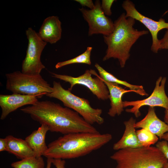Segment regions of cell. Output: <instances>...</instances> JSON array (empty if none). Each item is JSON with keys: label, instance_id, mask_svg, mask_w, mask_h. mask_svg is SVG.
I'll list each match as a JSON object with an SVG mask.
<instances>
[{"label": "cell", "instance_id": "obj_17", "mask_svg": "<svg viewBox=\"0 0 168 168\" xmlns=\"http://www.w3.org/2000/svg\"><path fill=\"white\" fill-rule=\"evenodd\" d=\"M48 131L49 128L46 125L41 124L37 129L33 131L25 139L36 157L42 156L48 149L45 138Z\"/></svg>", "mask_w": 168, "mask_h": 168}, {"label": "cell", "instance_id": "obj_11", "mask_svg": "<svg viewBox=\"0 0 168 168\" xmlns=\"http://www.w3.org/2000/svg\"><path fill=\"white\" fill-rule=\"evenodd\" d=\"M122 7L126 11L127 17H130L138 21L148 30L152 39L151 50L153 52L157 53L159 50V40L157 37L158 33L163 29H168V22H166L163 18H161L158 21H155L143 15L137 10L134 4L129 0L124 1Z\"/></svg>", "mask_w": 168, "mask_h": 168}, {"label": "cell", "instance_id": "obj_22", "mask_svg": "<svg viewBox=\"0 0 168 168\" xmlns=\"http://www.w3.org/2000/svg\"><path fill=\"white\" fill-rule=\"evenodd\" d=\"M138 138L142 147H148L156 143L158 137L149 130L142 128L136 131Z\"/></svg>", "mask_w": 168, "mask_h": 168}, {"label": "cell", "instance_id": "obj_30", "mask_svg": "<svg viewBox=\"0 0 168 168\" xmlns=\"http://www.w3.org/2000/svg\"><path fill=\"white\" fill-rule=\"evenodd\" d=\"M164 122L168 125V110H165L164 117Z\"/></svg>", "mask_w": 168, "mask_h": 168}, {"label": "cell", "instance_id": "obj_15", "mask_svg": "<svg viewBox=\"0 0 168 168\" xmlns=\"http://www.w3.org/2000/svg\"><path fill=\"white\" fill-rule=\"evenodd\" d=\"M102 80L107 86L109 92V99L110 101L111 107L108 114L112 117H114L116 115H119L124 111L122 100L123 95L128 92H134L130 90H126L116 83Z\"/></svg>", "mask_w": 168, "mask_h": 168}, {"label": "cell", "instance_id": "obj_5", "mask_svg": "<svg viewBox=\"0 0 168 168\" xmlns=\"http://www.w3.org/2000/svg\"><path fill=\"white\" fill-rule=\"evenodd\" d=\"M53 85V91L47 93L46 96L59 100L65 106L77 112L91 125L95 123L101 125L104 123L101 109L92 108L87 100L75 95L68 89H65L59 82L54 81Z\"/></svg>", "mask_w": 168, "mask_h": 168}, {"label": "cell", "instance_id": "obj_31", "mask_svg": "<svg viewBox=\"0 0 168 168\" xmlns=\"http://www.w3.org/2000/svg\"><path fill=\"white\" fill-rule=\"evenodd\" d=\"M161 139L168 142V132L165 133L162 136Z\"/></svg>", "mask_w": 168, "mask_h": 168}, {"label": "cell", "instance_id": "obj_9", "mask_svg": "<svg viewBox=\"0 0 168 168\" xmlns=\"http://www.w3.org/2000/svg\"><path fill=\"white\" fill-rule=\"evenodd\" d=\"M166 80V77H160L156 82L155 87L152 93L145 99L133 101H123L124 108L129 106L132 107L130 109H126L125 111L134 114L137 118L141 115L140 109L144 106L154 107H161L165 108V110H168V97L165 89Z\"/></svg>", "mask_w": 168, "mask_h": 168}, {"label": "cell", "instance_id": "obj_16", "mask_svg": "<svg viewBox=\"0 0 168 168\" xmlns=\"http://www.w3.org/2000/svg\"><path fill=\"white\" fill-rule=\"evenodd\" d=\"M136 120L131 117L124 122L125 129L123 134L117 142L114 144L113 149L115 150L127 148H136L142 147L139 142L134 127Z\"/></svg>", "mask_w": 168, "mask_h": 168}, {"label": "cell", "instance_id": "obj_19", "mask_svg": "<svg viewBox=\"0 0 168 168\" xmlns=\"http://www.w3.org/2000/svg\"><path fill=\"white\" fill-rule=\"evenodd\" d=\"M95 66L98 71L100 76L103 80L122 85L133 90L134 92L142 96H147L148 94L146 92L142 86L131 84L125 81L121 80L112 74L108 72L97 63H96Z\"/></svg>", "mask_w": 168, "mask_h": 168}, {"label": "cell", "instance_id": "obj_18", "mask_svg": "<svg viewBox=\"0 0 168 168\" xmlns=\"http://www.w3.org/2000/svg\"><path fill=\"white\" fill-rule=\"evenodd\" d=\"M7 140V151L21 160L30 157H35L34 152L25 140L16 138L12 135L5 137Z\"/></svg>", "mask_w": 168, "mask_h": 168}, {"label": "cell", "instance_id": "obj_3", "mask_svg": "<svg viewBox=\"0 0 168 168\" xmlns=\"http://www.w3.org/2000/svg\"><path fill=\"white\" fill-rule=\"evenodd\" d=\"M135 22L134 19L127 17L125 13L114 21L113 31L109 35L103 36L107 48L103 61L111 58L117 59L121 67H124L130 56V51L133 45L141 36L149 33L148 30H138L135 29L133 26Z\"/></svg>", "mask_w": 168, "mask_h": 168}, {"label": "cell", "instance_id": "obj_21", "mask_svg": "<svg viewBox=\"0 0 168 168\" xmlns=\"http://www.w3.org/2000/svg\"><path fill=\"white\" fill-rule=\"evenodd\" d=\"M92 49L91 47H88L86 50L79 55L66 61L58 63L55 66V68L58 69L68 65L77 63L91 65L90 56Z\"/></svg>", "mask_w": 168, "mask_h": 168}, {"label": "cell", "instance_id": "obj_23", "mask_svg": "<svg viewBox=\"0 0 168 168\" xmlns=\"http://www.w3.org/2000/svg\"><path fill=\"white\" fill-rule=\"evenodd\" d=\"M115 1L114 0H102L101 4V9L105 14L107 16L112 14L111 8L113 2Z\"/></svg>", "mask_w": 168, "mask_h": 168}, {"label": "cell", "instance_id": "obj_20", "mask_svg": "<svg viewBox=\"0 0 168 168\" xmlns=\"http://www.w3.org/2000/svg\"><path fill=\"white\" fill-rule=\"evenodd\" d=\"M45 163L42 156L32 157L15 161L11 164L14 168H44Z\"/></svg>", "mask_w": 168, "mask_h": 168}, {"label": "cell", "instance_id": "obj_2", "mask_svg": "<svg viewBox=\"0 0 168 168\" xmlns=\"http://www.w3.org/2000/svg\"><path fill=\"white\" fill-rule=\"evenodd\" d=\"M111 134L82 132L64 135L49 143L43 156L47 158L72 159L99 149L112 139Z\"/></svg>", "mask_w": 168, "mask_h": 168}, {"label": "cell", "instance_id": "obj_13", "mask_svg": "<svg viewBox=\"0 0 168 168\" xmlns=\"http://www.w3.org/2000/svg\"><path fill=\"white\" fill-rule=\"evenodd\" d=\"M62 32L61 23L58 17L51 16L44 20L38 33L44 41L53 44L61 39Z\"/></svg>", "mask_w": 168, "mask_h": 168}, {"label": "cell", "instance_id": "obj_12", "mask_svg": "<svg viewBox=\"0 0 168 168\" xmlns=\"http://www.w3.org/2000/svg\"><path fill=\"white\" fill-rule=\"evenodd\" d=\"M38 96L17 93L0 95V106L2 110L1 120L5 119L11 113L18 108L28 105H32L38 101Z\"/></svg>", "mask_w": 168, "mask_h": 168}, {"label": "cell", "instance_id": "obj_27", "mask_svg": "<svg viewBox=\"0 0 168 168\" xmlns=\"http://www.w3.org/2000/svg\"><path fill=\"white\" fill-rule=\"evenodd\" d=\"M52 163L56 168H64L65 161L60 159H52Z\"/></svg>", "mask_w": 168, "mask_h": 168}, {"label": "cell", "instance_id": "obj_24", "mask_svg": "<svg viewBox=\"0 0 168 168\" xmlns=\"http://www.w3.org/2000/svg\"><path fill=\"white\" fill-rule=\"evenodd\" d=\"M156 147L164 154L168 160V142L164 140L157 142Z\"/></svg>", "mask_w": 168, "mask_h": 168}, {"label": "cell", "instance_id": "obj_10", "mask_svg": "<svg viewBox=\"0 0 168 168\" xmlns=\"http://www.w3.org/2000/svg\"><path fill=\"white\" fill-rule=\"evenodd\" d=\"M94 4L95 7L92 10L83 7L79 9L88 24V35L89 36L97 34H101L103 36L109 35L114 30V22L105 16L101 9L99 0L96 1Z\"/></svg>", "mask_w": 168, "mask_h": 168}, {"label": "cell", "instance_id": "obj_28", "mask_svg": "<svg viewBox=\"0 0 168 168\" xmlns=\"http://www.w3.org/2000/svg\"><path fill=\"white\" fill-rule=\"evenodd\" d=\"M7 151V140L6 138H0V152Z\"/></svg>", "mask_w": 168, "mask_h": 168}, {"label": "cell", "instance_id": "obj_7", "mask_svg": "<svg viewBox=\"0 0 168 168\" xmlns=\"http://www.w3.org/2000/svg\"><path fill=\"white\" fill-rule=\"evenodd\" d=\"M26 33L28 45L26 56L22 64L21 72L29 74H39L45 68L40 58L47 43L41 39L38 33L31 27L26 30Z\"/></svg>", "mask_w": 168, "mask_h": 168}, {"label": "cell", "instance_id": "obj_26", "mask_svg": "<svg viewBox=\"0 0 168 168\" xmlns=\"http://www.w3.org/2000/svg\"><path fill=\"white\" fill-rule=\"evenodd\" d=\"M75 1L79 3L82 6H86L90 9H93L95 7V4H94L92 0H75Z\"/></svg>", "mask_w": 168, "mask_h": 168}, {"label": "cell", "instance_id": "obj_32", "mask_svg": "<svg viewBox=\"0 0 168 168\" xmlns=\"http://www.w3.org/2000/svg\"><path fill=\"white\" fill-rule=\"evenodd\" d=\"M161 168H168V161Z\"/></svg>", "mask_w": 168, "mask_h": 168}, {"label": "cell", "instance_id": "obj_8", "mask_svg": "<svg viewBox=\"0 0 168 168\" xmlns=\"http://www.w3.org/2000/svg\"><path fill=\"white\" fill-rule=\"evenodd\" d=\"M52 77L69 82L70 91L76 85H81L87 87L97 98L105 100L109 99V92L102 79L95 71L87 69L84 73L78 77L50 72Z\"/></svg>", "mask_w": 168, "mask_h": 168}, {"label": "cell", "instance_id": "obj_1", "mask_svg": "<svg viewBox=\"0 0 168 168\" xmlns=\"http://www.w3.org/2000/svg\"><path fill=\"white\" fill-rule=\"evenodd\" d=\"M34 120L44 124L51 132L63 135L99 132L77 112L50 100L38 101L34 104L21 109Z\"/></svg>", "mask_w": 168, "mask_h": 168}, {"label": "cell", "instance_id": "obj_33", "mask_svg": "<svg viewBox=\"0 0 168 168\" xmlns=\"http://www.w3.org/2000/svg\"><path fill=\"white\" fill-rule=\"evenodd\" d=\"M168 12V10H167V11H166V12H165V13L164 14V15L166 13H167V12Z\"/></svg>", "mask_w": 168, "mask_h": 168}, {"label": "cell", "instance_id": "obj_6", "mask_svg": "<svg viewBox=\"0 0 168 168\" xmlns=\"http://www.w3.org/2000/svg\"><path fill=\"white\" fill-rule=\"evenodd\" d=\"M5 76L6 88L13 93L41 97L53 91L52 87L40 74H29L16 71Z\"/></svg>", "mask_w": 168, "mask_h": 168}, {"label": "cell", "instance_id": "obj_29", "mask_svg": "<svg viewBox=\"0 0 168 168\" xmlns=\"http://www.w3.org/2000/svg\"><path fill=\"white\" fill-rule=\"evenodd\" d=\"M52 164V159L50 158H47L46 168H51V166Z\"/></svg>", "mask_w": 168, "mask_h": 168}, {"label": "cell", "instance_id": "obj_4", "mask_svg": "<svg viewBox=\"0 0 168 168\" xmlns=\"http://www.w3.org/2000/svg\"><path fill=\"white\" fill-rule=\"evenodd\" d=\"M116 168H161L168 161L156 147L127 148L118 150L110 156Z\"/></svg>", "mask_w": 168, "mask_h": 168}, {"label": "cell", "instance_id": "obj_25", "mask_svg": "<svg viewBox=\"0 0 168 168\" xmlns=\"http://www.w3.org/2000/svg\"><path fill=\"white\" fill-rule=\"evenodd\" d=\"M168 49V29L163 38L159 40V50Z\"/></svg>", "mask_w": 168, "mask_h": 168}, {"label": "cell", "instance_id": "obj_14", "mask_svg": "<svg viewBox=\"0 0 168 168\" xmlns=\"http://www.w3.org/2000/svg\"><path fill=\"white\" fill-rule=\"evenodd\" d=\"M136 128H146L156 135L160 139L168 132V125L156 115L154 107H149L147 113L141 120L134 124Z\"/></svg>", "mask_w": 168, "mask_h": 168}]
</instances>
